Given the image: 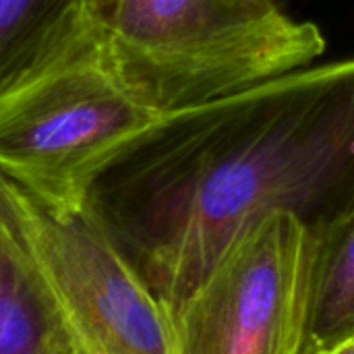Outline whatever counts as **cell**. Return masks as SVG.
Instances as JSON below:
<instances>
[{
  "instance_id": "7a4b0ae2",
  "label": "cell",
  "mask_w": 354,
  "mask_h": 354,
  "mask_svg": "<svg viewBox=\"0 0 354 354\" xmlns=\"http://www.w3.org/2000/svg\"><path fill=\"white\" fill-rule=\"evenodd\" d=\"M166 114L124 73L97 4L79 0L0 83V172L52 209H83L95 180Z\"/></svg>"
},
{
  "instance_id": "9c48e42d",
  "label": "cell",
  "mask_w": 354,
  "mask_h": 354,
  "mask_svg": "<svg viewBox=\"0 0 354 354\" xmlns=\"http://www.w3.org/2000/svg\"><path fill=\"white\" fill-rule=\"evenodd\" d=\"M17 228H15V222H12V216H10V209H8V203H6V197H4V187H2V174H0V247L10 241L15 236Z\"/></svg>"
},
{
  "instance_id": "277c9868",
  "label": "cell",
  "mask_w": 354,
  "mask_h": 354,
  "mask_svg": "<svg viewBox=\"0 0 354 354\" xmlns=\"http://www.w3.org/2000/svg\"><path fill=\"white\" fill-rule=\"evenodd\" d=\"M2 187L75 353L174 354L172 315L87 207L52 209L4 174Z\"/></svg>"
},
{
  "instance_id": "6da1fadb",
  "label": "cell",
  "mask_w": 354,
  "mask_h": 354,
  "mask_svg": "<svg viewBox=\"0 0 354 354\" xmlns=\"http://www.w3.org/2000/svg\"><path fill=\"white\" fill-rule=\"evenodd\" d=\"M354 201V56L166 114L85 207L172 319L274 214L322 230Z\"/></svg>"
},
{
  "instance_id": "52a82bcc",
  "label": "cell",
  "mask_w": 354,
  "mask_h": 354,
  "mask_svg": "<svg viewBox=\"0 0 354 354\" xmlns=\"http://www.w3.org/2000/svg\"><path fill=\"white\" fill-rule=\"evenodd\" d=\"M313 241L309 353L354 334V201Z\"/></svg>"
},
{
  "instance_id": "8992f818",
  "label": "cell",
  "mask_w": 354,
  "mask_h": 354,
  "mask_svg": "<svg viewBox=\"0 0 354 354\" xmlns=\"http://www.w3.org/2000/svg\"><path fill=\"white\" fill-rule=\"evenodd\" d=\"M71 353L58 305L17 230L0 247V354Z\"/></svg>"
},
{
  "instance_id": "5b68a950",
  "label": "cell",
  "mask_w": 354,
  "mask_h": 354,
  "mask_svg": "<svg viewBox=\"0 0 354 354\" xmlns=\"http://www.w3.org/2000/svg\"><path fill=\"white\" fill-rule=\"evenodd\" d=\"M313 245L292 214L257 224L174 317V354H309Z\"/></svg>"
},
{
  "instance_id": "30bf717a",
  "label": "cell",
  "mask_w": 354,
  "mask_h": 354,
  "mask_svg": "<svg viewBox=\"0 0 354 354\" xmlns=\"http://www.w3.org/2000/svg\"><path fill=\"white\" fill-rule=\"evenodd\" d=\"M309 354H354V334L353 336H348V338H344L342 342H338V344L330 346V348L315 351V353H309Z\"/></svg>"
},
{
  "instance_id": "8fae6325",
  "label": "cell",
  "mask_w": 354,
  "mask_h": 354,
  "mask_svg": "<svg viewBox=\"0 0 354 354\" xmlns=\"http://www.w3.org/2000/svg\"><path fill=\"white\" fill-rule=\"evenodd\" d=\"M93 2L97 4V8H100L102 12H104V10L108 8V4H110V0H93Z\"/></svg>"
},
{
  "instance_id": "4fadbf2b",
  "label": "cell",
  "mask_w": 354,
  "mask_h": 354,
  "mask_svg": "<svg viewBox=\"0 0 354 354\" xmlns=\"http://www.w3.org/2000/svg\"><path fill=\"white\" fill-rule=\"evenodd\" d=\"M274 2H276V0H274Z\"/></svg>"
},
{
  "instance_id": "ba28073f",
  "label": "cell",
  "mask_w": 354,
  "mask_h": 354,
  "mask_svg": "<svg viewBox=\"0 0 354 354\" xmlns=\"http://www.w3.org/2000/svg\"><path fill=\"white\" fill-rule=\"evenodd\" d=\"M79 0H0V83L60 25Z\"/></svg>"
},
{
  "instance_id": "7c38bea8",
  "label": "cell",
  "mask_w": 354,
  "mask_h": 354,
  "mask_svg": "<svg viewBox=\"0 0 354 354\" xmlns=\"http://www.w3.org/2000/svg\"><path fill=\"white\" fill-rule=\"evenodd\" d=\"M71 354H77V353H75V351H73V353H71Z\"/></svg>"
},
{
  "instance_id": "3957f363",
  "label": "cell",
  "mask_w": 354,
  "mask_h": 354,
  "mask_svg": "<svg viewBox=\"0 0 354 354\" xmlns=\"http://www.w3.org/2000/svg\"><path fill=\"white\" fill-rule=\"evenodd\" d=\"M112 48L162 112L199 106L311 66L326 39L274 0H110Z\"/></svg>"
}]
</instances>
